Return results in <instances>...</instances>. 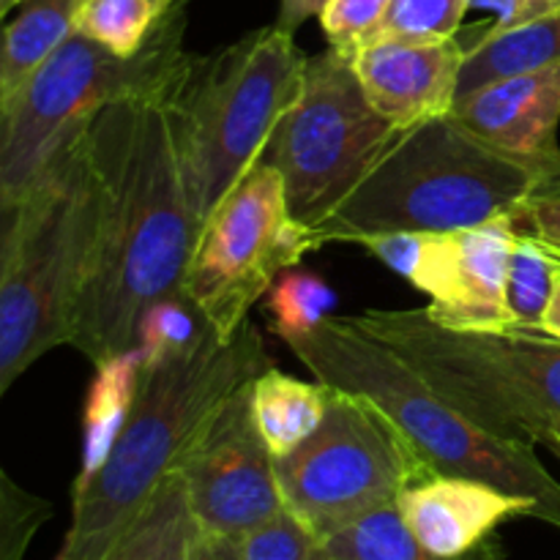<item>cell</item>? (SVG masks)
Returning a JSON list of instances; mask_svg holds the SVG:
<instances>
[{
    "label": "cell",
    "mask_w": 560,
    "mask_h": 560,
    "mask_svg": "<svg viewBox=\"0 0 560 560\" xmlns=\"http://www.w3.org/2000/svg\"><path fill=\"white\" fill-rule=\"evenodd\" d=\"M175 80L109 104L91 124L102 213L69 345L93 366L137 350L142 315L184 293L200 219L186 180Z\"/></svg>",
    "instance_id": "6da1fadb"
},
{
    "label": "cell",
    "mask_w": 560,
    "mask_h": 560,
    "mask_svg": "<svg viewBox=\"0 0 560 560\" xmlns=\"http://www.w3.org/2000/svg\"><path fill=\"white\" fill-rule=\"evenodd\" d=\"M560 191V162L520 156L476 135L454 113L402 129L361 184L312 224L315 249L399 233H452L512 217Z\"/></svg>",
    "instance_id": "7a4b0ae2"
},
{
    "label": "cell",
    "mask_w": 560,
    "mask_h": 560,
    "mask_svg": "<svg viewBox=\"0 0 560 560\" xmlns=\"http://www.w3.org/2000/svg\"><path fill=\"white\" fill-rule=\"evenodd\" d=\"M268 366L273 364L252 320L228 342L211 331L186 353L142 364L124 430L102 465L77 479L71 525L55 560H102L175 474L208 416Z\"/></svg>",
    "instance_id": "3957f363"
},
{
    "label": "cell",
    "mask_w": 560,
    "mask_h": 560,
    "mask_svg": "<svg viewBox=\"0 0 560 560\" xmlns=\"http://www.w3.org/2000/svg\"><path fill=\"white\" fill-rule=\"evenodd\" d=\"M98 213L91 126L60 148L25 195L0 206V394L42 355L69 345Z\"/></svg>",
    "instance_id": "277c9868"
},
{
    "label": "cell",
    "mask_w": 560,
    "mask_h": 560,
    "mask_svg": "<svg viewBox=\"0 0 560 560\" xmlns=\"http://www.w3.org/2000/svg\"><path fill=\"white\" fill-rule=\"evenodd\" d=\"M284 345L315 381L375 399L432 474L479 479L512 495L530 498L539 503L541 520L560 528V481L536 457V446L485 430L353 317L331 315Z\"/></svg>",
    "instance_id": "5b68a950"
},
{
    "label": "cell",
    "mask_w": 560,
    "mask_h": 560,
    "mask_svg": "<svg viewBox=\"0 0 560 560\" xmlns=\"http://www.w3.org/2000/svg\"><path fill=\"white\" fill-rule=\"evenodd\" d=\"M306 60L293 33L279 25L246 33L213 55L189 52L173 102L200 228L260 162L279 118L299 96Z\"/></svg>",
    "instance_id": "8992f818"
},
{
    "label": "cell",
    "mask_w": 560,
    "mask_h": 560,
    "mask_svg": "<svg viewBox=\"0 0 560 560\" xmlns=\"http://www.w3.org/2000/svg\"><path fill=\"white\" fill-rule=\"evenodd\" d=\"M353 320L485 430L545 446L560 427V342L545 331H454L424 306L366 310Z\"/></svg>",
    "instance_id": "52a82bcc"
},
{
    "label": "cell",
    "mask_w": 560,
    "mask_h": 560,
    "mask_svg": "<svg viewBox=\"0 0 560 560\" xmlns=\"http://www.w3.org/2000/svg\"><path fill=\"white\" fill-rule=\"evenodd\" d=\"M189 0H178L153 42L137 58H118L91 38L71 33L20 96L0 109V206L31 189L60 148L93 124L109 104L162 91L175 80L184 49Z\"/></svg>",
    "instance_id": "ba28073f"
},
{
    "label": "cell",
    "mask_w": 560,
    "mask_h": 560,
    "mask_svg": "<svg viewBox=\"0 0 560 560\" xmlns=\"http://www.w3.org/2000/svg\"><path fill=\"white\" fill-rule=\"evenodd\" d=\"M331 388L323 424L277 459L284 509L317 539L392 506L432 476L397 421L359 392Z\"/></svg>",
    "instance_id": "9c48e42d"
},
{
    "label": "cell",
    "mask_w": 560,
    "mask_h": 560,
    "mask_svg": "<svg viewBox=\"0 0 560 560\" xmlns=\"http://www.w3.org/2000/svg\"><path fill=\"white\" fill-rule=\"evenodd\" d=\"M402 129L370 104L350 55H310L299 96L279 118L260 162L284 180L293 217L312 228L334 211Z\"/></svg>",
    "instance_id": "30bf717a"
},
{
    "label": "cell",
    "mask_w": 560,
    "mask_h": 560,
    "mask_svg": "<svg viewBox=\"0 0 560 560\" xmlns=\"http://www.w3.org/2000/svg\"><path fill=\"white\" fill-rule=\"evenodd\" d=\"M306 252H315V244L310 228L290 211L282 175L257 162L202 222L184 295L228 342L249 320L252 306Z\"/></svg>",
    "instance_id": "8fae6325"
},
{
    "label": "cell",
    "mask_w": 560,
    "mask_h": 560,
    "mask_svg": "<svg viewBox=\"0 0 560 560\" xmlns=\"http://www.w3.org/2000/svg\"><path fill=\"white\" fill-rule=\"evenodd\" d=\"M512 217L452 233L381 235L361 244L430 295L427 315L454 331H520L509 310Z\"/></svg>",
    "instance_id": "7c38bea8"
},
{
    "label": "cell",
    "mask_w": 560,
    "mask_h": 560,
    "mask_svg": "<svg viewBox=\"0 0 560 560\" xmlns=\"http://www.w3.org/2000/svg\"><path fill=\"white\" fill-rule=\"evenodd\" d=\"M175 474L206 534L241 539L284 512L277 457L262 441L252 410V381L208 416Z\"/></svg>",
    "instance_id": "4fadbf2b"
},
{
    "label": "cell",
    "mask_w": 560,
    "mask_h": 560,
    "mask_svg": "<svg viewBox=\"0 0 560 560\" xmlns=\"http://www.w3.org/2000/svg\"><path fill=\"white\" fill-rule=\"evenodd\" d=\"M485 25L446 38L370 42L350 52V63L372 107L397 129H413L454 113L465 60Z\"/></svg>",
    "instance_id": "5bb4252c"
},
{
    "label": "cell",
    "mask_w": 560,
    "mask_h": 560,
    "mask_svg": "<svg viewBox=\"0 0 560 560\" xmlns=\"http://www.w3.org/2000/svg\"><path fill=\"white\" fill-rule=\"evenodd\" d=\"M410 534L441 558L479 550L509 520H541L539 503L465 476L432 474L397 501Z\"/></svg>",
    "instance_id": "9a60e30c"
},
{
    "label": "cell",
    "mask_w": 560,
    "mask_h": 560,
    "mask_svg": "<svg viewBox=\"0 0 560 560\" xmlns=\"http://www.w3.org/2000/svg\"><path fill=\"white\" fill-rule=\"evenodd\" d=\"M454 115L520 156L560 162V63L485 82L457 98Z\"/></svg>",
    "instance_id": "2e32d148"
},
{
    "label": "cell",
    "mask_w": 560,
    "mask_h": 560,
    "mask_svg": "<svg viewBox=\"0 0 560 560\" xmlns=\"http://www.w3.org/2000/svg\"><path fill=\"white\" fill-rule=\"evenodd\" d=\"M82 0H22L3 27L0 109L9 107L38 66L74 33Z\"/></svg>",
    "instance_id": "e0dca14e"
},
{
    "label": "cell",
    "mask_w": 560,
    "mask_h": 560,
    "mask_svg": "<svg viewBox=\"0 0 560 560\" xmlns=\"http://www.w3.org/2000/svg\"><path fill=\"white\" fill-rule=\"evenodd\" d=\"M328 397L331 388L326 383L299 381L273 366L252 381V410H255L257 430L273 457L279 459L299 448L323 424Z\"/></svg>",
    "instance_id": "ac0fdd59"
},
{
    "label": "cell",
    "mask_w": 560,
    "mask_h": 560,
    "mask_svg": "<svg viewBox=\"0 0 560 560\" xmlns=\"http://www.w3.org/2000/svg\"><path fill=\"white\" fill-rule=\"evenodd\" d=\"M312 560H506V552L492 536L487 545L463 558L435 556L410 534L399 506L392 503L317 539Z\"/></svg>",
    "instance_id": "d6986e66"
},
{
    "label": "cell",
    "mask_w": 560,
    "mask_h": 560,
    "mask_svg": "<svg viewBox=\"0 0 560 560\" xmlns=\"http://www.w3.org/2000/svg\"><path fill=\"white\" fill-rule=\"evenodd\" d=\"M200 534L178 474H170L140 517L118 536L102 560H186Z\"/></svg>",
    "instance_id": "ffe728a7"
},
{
    "label": "cell",
    "mask_w": 560,
    "mask_h": 560,
    "mask_svg": "<svg viewBox=\"0 0 560 560\" xmlns=\"http://www.w3.org/2000/svg\"><path fill=\"white\" fill-rule=\"evenodd\" d=\"M487 27L490 22L465 60L459 96L476 91L485 82L498 80V77L560 63V11L547 20L517 27V31L490 33Z\"/></svg>",
    "instance_id": "44dd1931"
},
{
    "label": "cell",
    "mask_w": 560,
    "mask_h": 560,
    "mask_svg": "<svg viewBox=\"0 0 560 560\" xmlns=\"http://www.w3.org/2000/svg\"><path fill=\"white\" fill-rule=\"evenodd\" d=\"M142 377L140 348L96 366L91 397L85 405V446H82L80 476L93 474L107 457L109 446L124 430L131 413Z\"/></svg>",
    "instance_id": "7402d4cb"
},
{
    "label": "cell",
    "mask_w": 560,
    "mask_h": 560,
    "mask_svg": "<svg viewBox=\"0 0 560 560\" xmlns=\"http://www.w3.org/2000/svg\"><path fill=\"white\" fill-rule=\"evenodd\" d=\"M178 0H82L74 33L118 58H137Z\"/></svg>",
    "instance_id": "603a6c76"
},
{
    "label": "cell",
    "mask_w": 560,
    "mask_h": 560,
    "mask_svg": "<svg viewBox=\"0 0 560 560\" xmlns=\"http://www.w3.org/2000/svg\"><path fill=\"white\" fill-rule=\"evenodd\" d=\"M266 315L268 326L282 342L310 334L331 317L337 293L323 282L320 277L310 271H288L273 282L266 293Z\"/></svg>",
    "instance_id": "cb8c5ba5"
},
{
    "label": "cell",
    "mask_w": 560,
    "mask_h": 560,
    "mask_svg": "<svg viewBox=\"0 0 560 560\" xmlns=\"http://www.w3.org/2000/svg\"><path fill=\"white\" fill-rule=\"evenodd\" d=\"M560 268L558 257L541 249L536 241L517 233L509 262V310L520 331H541V317H545L547 301L552 295L556 273Z\"/></svg>",
    "instance_id": "d4e9b609"
},
{
    "label": "cell",
    "mask_w": 560,
    "mask_h": 560,
    "mask_svg": "<svg viewBox=\"0 0 560 560\" xmlns=\"http://www.w3.org/2000/svg\"><path fill=\"white\" fill-rule=\"evenodd\" d=\"M213 328L202 317V312L186 299L184 293L167 295L142 315L140 348L142 364H159L164 359L186 353L197 348Z\"/></svg>",
    "instance_id": "484cf974"
},
{
    "label": "cell",
    "mask_w": 560,
    "mask_h": 560,
    "mask_svg": "<svg viewBox=\"0 0 560 560\" xmlns=\"http://www.w3.org/2000/svg\"><path fill=\"white\" fill-rule=\"evenodd\" d=\"M468 11L470 0H392L386 16L377 22L375 31L359 47L370 42H383V38L457 36Z\"/></svg>",
    "instance_id": "4316f807"
},
{
    "label": "cell",
    "mask_w": 560,
    "mask_h": 560,
    "mask_svg": "<svg viewBox=\"0 0 560 560\" xmlns=\"http://www.w3.org/2000/svg\"><path fill=\"white\" fill-rule=\"evenodd\" d=\"M52 506L44 498L22 490L9 474H0V560H22L27 545L47 520Z\"/></svg>",
    "instance_id": "83f0119b"
},
{
    "label": "cell",
    "mask_w": 560,
    "mask_h": 560,
    "mask_svg": "<svg viewBox=\"0 0 560 560\" xmlns=\"http://www.w3.org/2000/svg\"><path fill=\"white\" fill-rule=\"evenodd\" d=\"M317 536L284 509L277 517L262 523L235 539L238 560H312Z\"/></svg>",
    "instance_id": "f1b7e54d"
},
{
    "label": "cell",
    "mask_w": 560,
    "mask_h": 560,
    "mask_svg": "<svg viewBox=\"0 0 560 560\" xmlns=\"http://www.w3.org/2000/svg\"><path fill=\"white\" fill-rule=\"evenodd\" d=\"M392 0H331L320 14L328 47L350 55L386 16Z\"/></svg>",
    "instance_id": "f546056e"
},
{
    "label": "cell",
    "mask_w": 560,
    "mask_h": 560,
    "mask_svg": "<svg viewBox=\"0 0 560 560\" xmlns=\"http://www.w3.org/2000/svg\"><path fill=\"white\" fill-rule=\"evenodd\" d=\"M512 224L520 235L536 241L541 249L560 260V191H547L525 200L512 213Z\"/></svg>",
    "instance_id": "4dcf8cb0"
},
{
    "label": "cell",
    "mask_w": 560,
    "mask_h": 560,
    "mask_svg": "<svg viewBox=\"0 0 560 560\" xmlns=\"http://www.w3.org/2000/svg\"><path fill=\"white\" fill-rule=\"evenodd\" d=\"M470 9L495 14L487 31L506 33L558 14L560 0H470Z\"/></svg>",
    "instance_id": "1f68e13d"
},
{
    "label": "cell",
    "mask_w": 560,
    "mask_h": 560,
    "mask_svg": "<svg viewBox=\"0 0 560 560\" xmlns=\"http://www.w3.org/2000/svg\"><path fill=\"white\" fill-rule=\"evenodd\" d=\"M328 3H331V0H282V3H279V16L273 25H279L288 33H295L306 20H312V16L320 20V14L326 11Z\"/></svg>",
    "instance_id": "d6a6232c"
},
{
    "label": "cell",
    "mask_w": 560,
    "mask_h": 560,
    "mask_svg": "<svg viewBox=\"0 0 560 560\" xmlns=\"http://www.w3.org/2000/svg\"><path fill=\"white\" fill-rule=\"evenodd\" d=\"M186 560H238V552H235V539H228V536L206 534L200 528L197 539L191 541L189 558Z\"/></svg>",
    "instance_id": "836d02e7"
},
{
    "label": "cell",
    "mask_w": 560,
    "mask_h": 560,
    "mask_svg": "<svg viewBox=\"0 0 560 560\" xmlns=\"http://www.w3.org/2000/svg\"><path fill=\"white\" fill-rule=\"evenodd\" d=\"M541 331L560 342V268L556 273V284H552V295L547 301L545 317H541Z\"/></svg>",
    "instance_id": "e575fe53"
},
{
    "label": "cell",
    "mask_w": 560,
    "mask_h": 560,
    "mask_svg": "<svg viewBox=\"0 0 560 560\" xmlns=\"http://www.w3.org/2000/svg\"><path fill=\"white\" fill-rule=\"evenodd\" d=\"M545 446L550 448L552 454H556V457L560 459V427H556V430L550 432V435H547V441H545Z\"/></svg>",
    "instance_id": "d590c367"
},
{
    "label": "cell",
    "mask_w": 560,
    "mask_h": 560,
    "mask_svg": "<svg viewBox=\"0 0 560 560\" xmlns=\"http://www.w3.org/2000/svg\"><path fill=\"white\" fill-rule=\"evenodd\" d=\"M20 3H22V0H5V3L0 5V14H3V16H9L11 11H14L16 5H20Z\"/></svg>",
    "instance_id": "8d00e7d4"
},
{
    "label": "cell",
    "mask_w": 560,
    "mask_h": 560,
    "mask_svg": "<svg viewBox=\"0 0 560 560\" xmlns=\"http://www.w3.org/2000/svg\"><path fill=\"white\" fill-rule=\"evenodd\" d=\"M5 3V0H0V5H3Z\"/></svg>",
    "instance_id": "74e56055"
}]
</instances>
